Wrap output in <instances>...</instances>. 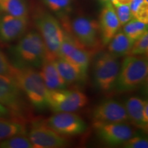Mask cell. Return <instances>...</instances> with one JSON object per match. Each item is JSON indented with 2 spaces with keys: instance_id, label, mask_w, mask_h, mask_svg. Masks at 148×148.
<instances>
[{
  "instance_id": "6da1fadb",
  "label": "cell",
  "mask_w": 148,
  "mask_h": 148,
  "mask_svg": "<svg viewBox=\"0 0 148 148\" xmlns=\"http://www.w3.org/2000/svg\"><path fill=\"white\" fill-rule=\"evenodd\" d=\"M12 65L16 67L40 68L46 61L45 45L39 32L35 30L25 33L11 48Z\"/></svg>"
},
{
  "instance_id": "7a4b0ae2",
  "label": "cell",
  "mask_w": 148,
  "mask_h": 148,
  "mask_svg": "<svg viewBox=\"0 0 148 148\" xmlns=\"http://www.w3.org/2000/svg\"><path fill=\"white\" fill-rule=\"evenodd\" d=\"M11 77L23 92V95L36 110H42L48 106V91L39 71L29 67H16L14 66Z\"/></svg>"
},
{
  "instance_id": "3957f363",
  "label": "cell",
  "mask_w": 148,
  "mask_h": 148,
  "mask_svg": "<svg viewBox=\"0 0 148 148\" xmlns=\"http://www.w3.org/2000/svg\"><path fill=\"white\" fill-rule=\"evenodd\" d=\"M62 27L79 45L90 53L101 49V42L99 23L87 16L78 15L69 19L67 16L60 18Z\"/></svg>"
},
{
  "instance_id": "277c9868",
  "label": "cell",
  "mask_w": 148,
  "mask_h": 148,
  "mask_svg": "<svg viewBox=\"0 0 148 148\" xmlns=\"http://www.w3.org/2000/svg\"><path fill=\"white\" fill-rule=\"evenodd\" d=\"M148 62L145 56H126L120 65L113 92L125 93L137 89L147 81Z\"/></svg>"
},
{
  "instance_id": "5b68a950",
  "label": "cell",
  "mask_w": 148,
  "mask_h": 148,
  "mask_svg": "<svg viewBox=\"0 0 148 148\" xmlns=\"http://www.w3.org/2000/svg\"><path fill=\"white\" fill-rule=\"evenodd\" d=\"M34 23L45 45L46 60H54L58 58L64 38V31L62 25L52 14L44 11L35 15Z\"/></svg>"
},
{
  "instance_id": "8992f818",
  "label": "cell",
  "mask_w": 148,
  "mask_h": 148,
  "mask_svg": "<svg viewBox=\"0 0 148 148\" xmlns=\"http://www.w3.org/2000/svg\"><path fill=\"white\" fill-rule=\"evenodd\" d=\"M120 65L118 58L108 52L98 53L93 62L92 75L94 84L99 91L106 95L113 92Z\"/></svg>"
},
{
  "instance_id": "52a82bcc",
  "label": "cell",
  "mask_w": 148,
  "mask_h": 148,
  "mask_svg": "<svg viewBox=\"0 0 148 148\" xmlns=\"http://www.w3.org/2000/svg\"><path fill=\"white\" fill-rule=\"evenodd\" d=\"M25 97L12 77L0 74V103L22 121L29 114V107Z\"/></svg>"
},
{
  "instance_id": "ba28073f",
  "label": "cell",
  "mask_w": 148,
  "mask_h": 148,
  "mask_svg": "<svg viewBox=\"0 0 148 148\" xmlns=\"http://www.w3.org/2000/svg\"><path fill=\"white\" fill-rule=\"evenodd\" d=\"M88 99L79 90H58L48 91V106L54 112H74L88 104Z\"/></svg>"
},
{
  "instance_id": "9c48e42d",
  "label": "cell",
  "mask_w": 148,
  "mask_h": 148,
  "mask_svg": "<svg viewBox=\"0 0 148 148\" xmlns=\"http://www.w3.org/2000/svg\"><path fill=\"white\" fill-rule=\"evenodd\" d=\"M45 124L64 136L82 134L87 130L84 120L78 114L70 112H56L46 120Z\"/></svg>"
},
{
  "instance_id": "30bf717a",
  "label": "cell",
  "mask_w": 148,
  "mask_h": 148,
  "mask_svg": "<svg viewBox=\"0 0 148 148\" xmlns=\"http://www.w3.org/2000/svg\"><path fill=\"white\" fill-rule=\"evenodd\" d=\"M90 53L79 45L69 33L64 31L58 57L73 64L86 76L90 62Z\"/></svg>"
},
{
  "instance_id": "8fae6325",
  "label": "cell",
  "mask_w": 148,
  "mask_h": 148,
  "mask_svg": "<svg viewBox=\"0 0 148 148\" xmlns=\"http://www.w3.org/2000/svg\"><path fill=\"white\" fill-rule=\"evenodd\" d=\"M28 138L36 148H59L68 145V140L45 123L34 121L31 124Z\"/></svg>"
},
{
  "instance_id": "7c38bea8",
  "label": "cell",
  "mask_w": 148,
  "mask_h": 148,
  "mask_svg": "<svg viewBox=\"0 0 148 148\" xmlns=\"http://www.w3.org/2000/svg\"><path fill=\"white\" fill-rule=\"evenodd\" d=\"M95 133L103 143L108 145H122L134 136V131L125 123H93Z\"/></svg>"
},
{
  "instance_id": "4fadbf2b",
  "label": "cell",
  "mask_w": 148,
  "mask_h": 148,
  "mask_svg": "<svg viewBox=\"0 0 148 148\" xmlns=\"http://www.w3.org/2000/svg\"><path fill=\"white\" fill-rule=\"evenodd\" d=\"M93 123H125L128 121L125 106L114 99H106L92 111Z\"/></svg>"
},
{
  "instance_id": "5bb4252c",
  "label": "cell",
  "mask_w": 148,
  "mask_h": 148,
  "mask_svg": "<svg viewBox=\"0 0 148 148\" xmlns=\"http://www.w3.org/2000/svg\"><path fill=\"white\" fill-rule=\"evenodd\" d=\"M28 18L4 14L0 16V42L8 44L19 39L26 32Z\"/></svg>"
},
{
  "instance_id": "9a60e30c",
  "label": "cell",
  "mask_w": 148,
  "mask_h": 148,
  "mask_svg": "<svg viewBox=\"0 0 148 148\" xmlns=\"http://www.w3.org/2000/svg\"><path fill=\"white\" fill-rule=\"evenodd\" d=\"M103 5L99 16V27L101 42L106 45L119 31L121 25L111 1Z\"/></svg>"
},
{
  "instance_id": "2e32d148",
  "label": "cell",
  "mask_w": 148,
  "mask_h": 148,
  "mask_svg": "<svg viewBox=\"0 0 148 148\" xmlns=\"http://www.w3.org/2000/svg\"><path fill=\"white\" fill-rule=\"evenodd\" d=\"M40 69V75L48 90H58L64 89L67 87V85L56 67L53 60H46Z\"/></svg>"
},
{
  "instance_id": "e0dca14e",
  "label": "cell",
  "mask_w": 148,
  "mask_h": 148,
  "mask_svg": "<svg viewBox=\"0 0 148 148\" xmlns=\"http://www.w3.org/2000/svg\"><path fill=\"white\" fill-rule=\"evenodd\" d=\"M145 100L138 97H131L125 101V108L126 110L128 120L135 127L145 132L147 131V123L143 120V106Z\"/></svg>"
},
{
  "instance_id": "ac0fdd59",
  "label": "cell",
  "mask_w": 148,
  "mask_h": 148,
  "mask_svg": "<svg viewBox=\"0 0 148 148\" xmlns=\"http://www.w3.org/2000/svg\"><path fill=\"white\" fill-rule=\"evenodd\" d=\"M53 62L59 74L67 86L83 82L86 79V76L83 75L82 72L64 59L58 57L53 60Z\"/></svg>"
},
{
  "instance_id": "d6986e66",
  "label": "cell",
  "mask_w": 148,
  "mask_h": 148,
  "mask_svg": "<svg viewBox=\"0 0 148 148\" xmlns=\"http://www.w3.org/2000/svg\"><path fill=\"white\" fill-rule=\"evenodd\" d=\"M134 40L129 38L123 31L117 32L108 43V52L116 58L128 54Z\"/></svg>"
},
{
  "instance_id": "ffe728a7",
  "label": "cell",
  "mask_w": 148,
  "mask_h": 148,
  "mask_svg": "<svg viewBox=\"0 0 148 148\" xmlns=\"http://www.w3.org/2000/svg\"><path fill=\"white\" fill-rule=\"evenodd\" d=\"M27 129L23 122L12 118H0V141L16 135H25Z\"/></svg>"
},
{
  "instance_id": "44dd1931",
  "label": "cell",
  "mask_w": 148,
  "mask_h": 148,
  "mask_svg": "<svg viewBox=\"0 0 148 148\" xmlns=\"http://www.w3.org/2000/svg\"><path fill=\"white\" fill-rule=\"evenodd\" d=\"M0 11L15 17L28 18L29 9L25 0H0Z\"/></svg>"
},
{
  "instance_id": "7402d4cb",
  "label": "cell",
  "mask_w": 148,
  "mask_h": 148,
  "mask_svg": "<svg viewBox=\"0 0 148 148\" xmlns=\"http://www.w3.org/2000/svg\"><path fill=\"white\" fill-rule=\"evenodd\" d=\"M147 31V23L132 18L123 25V32L130 39L134 40Z\"/></svg>"
},
{
  "instance_id": "603a6c76",
  "label": "cell",
  "mask_w": 148,
  "mask_h": 148,
  "mask_svg": "<svg viewBox=\"0 0 148 148\" xmlns=\"http://www.w3.org/2000/svg\"><path fill=\"white\" fill-rule=\"evenodd\" d=\"M129 6L133 18L143 23H148V1L145 0H132Z\"/></svg>"
},
{
  "instance_id": "cb8c5ba5",
  "label": "cell",
  "mask_w": 148,
  "mask_h": 148,
  "mask_svg": "<svg viewBox=\"0 0 148 148\" xmlns=\"http://www.w3.org/2000/svg\"><path fill=\"white\" fill-rule=\"evenodd\" d=\"M44 3L51 11L60 18L67 16L71 9L73 0H43Z\"/></svg>"
},
{
  "instance_id": "d4e9b609",
  "label": "cell",
  "mask_w": 148,
  "mask_h": 148,
  "mask_svg": "<svg viewBox=\"0 0 148 148\" xmlns=\"http://www.w3.org/2000/svg\"><path fill=\"white\" fill-rule=\"evenodd\" d=\"M1 148H33L32 142L25 135H16L0 141Z\"/></svg>"
},
{
  "instance_id": "484cf974",
  "label": "cell",
  "mask_w": 148,
  "mask_h": 148,
  "mask_svg": "<svg viewBox=\"0 0 148 148\" xmlns=\"http://www.w3.org/2000/svg\"><path fill=\"white\" fill-rule=\"evenodd\" d=\"M148 52V32L146 31L134 40L127 56H147Z\"/></svg>"
},
{
  "instance_id": "4316f807",
  "label": "cell",
  "mask_w": 148,
  "mask_h": 148,
  "mask_svg": "<svg viewBox=\"0 0 148 148\" xmlns=\"http://www.w3.org/2000/svg\"><path fill=\"white\" fill-rule=\"evenodd\" d=\"M114 6L121 26H123V25L132 19V14L131 13L129 5H114Z\"/></svg>"
},
{
  "instance_id": "83f0119b",
  "label": "cell",
  "mask_w": 148,
  "mask_h": 148,
  "mask_svg": "<svg viewBox=\"0 0 148 148\" xmlns=\"http://www.w3.org/2000/svg\"><path fill=\"white\" fill-rule=\"evenodd\" d=\"M13 69L14 66L7 56L0 49V74L11 77Z\"/></svg>"
},
{
  "instance_id": "f1b7e54d",
  "label": "cell",
  "mask_w": 148,
  "mask_h": 148,
  "mask_svg": "<svg viewBox=\"0 0 148 148\" xmlns=\"http://www.w3.org/2000/svg\"><path fill=\"white\" fill-rule=\"evenodd\" d=\"M123 147L126 148H147L148 140L142 136H135L130 138L122 144Z\"/></svg>"
},
{
  "instance_id": "f546056e",
  "label": "cell",
  "mask_w": 148,
  "mask_h": 148,
  "mask_svg": "<svg viewBox=\"0 0 148 148\" xmlns=\"http://www.w3.org/2000/svg\"><path fill=\"white\" fill-rule=\"evenodd\" d=\"M0 118H12V119H18L10 109L1 103H0Z\"/></svg>"
},
{
  "instance_id": "4dcf8cb0",
  "label": "cell",
  "mask_w": 148,
  "mask_h": 148,
  "mask_svg": "<svg viewBox=\"0 0 148 148\" xmlns=\"http://www.w3.org/2000/svg\"><path fill=\"white\" fill-rule=\"evenodd\" d=\"M112 5H130L132 0H110Z\"/></svg>"
},
{
  "instance_id": "1f68e13d",
  "label": "cell",
  "mask_w": 148,
  "mask_h": 148,
  "mask_svg": "<svg viewBox=\"0 0 148 148\" xmlns=\"http://www.w3.org/2000/svg\"><path fill=\"white\" fill-rule=\"evenodd\" d=\"M143 115L144 122L148 124V103L147 101H145V103H144Z\"/></svg>"
},
{
  "instance_id": "d6a6232c",
  "label": "cell",
  "mask_w": 148,
  "mask_h": 148,
  "mask_svg": "<svg viewBox=\"0 0 148 148\" xmlns=\"http://www.w3.org/2000/svg\"><path fill=\"white\" fill-rule=\"evenodd\" d=\"M99 1H100V2L102 3L103 5H105L106 4V3H108V2H110V0H99Z\"/></svg>"
}]
</instances>
